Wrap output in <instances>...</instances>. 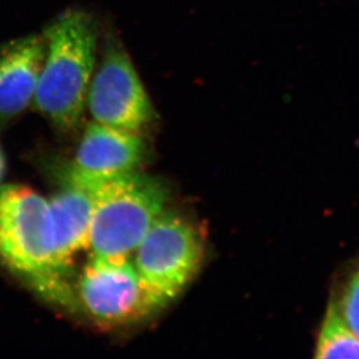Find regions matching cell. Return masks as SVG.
Returning a JSON list of instances; mask_svg holds the SVG:
<instances>
[{"instance_id": "obj_5", "label": "cell", "mask_w": 359, "mask_h": 359, "mask_svg": "<svg viewBox=\"0 0 359 359\" xmlns=\"http://www.w3.org/2000/svg\"><path fill=\"white\" fill-rule=\"evenodd\" d=\"M135 251L134 263L140 275L166 306L194 279L203 261V247L189 221L165 210Z\"/></svg>"}, {"instance_id": "obj_2", "label": "cell", "mask_w": 359, "mask_h": 359, "mask_svg": "<svg viewBox=\"0 0 359 359\" xmlns=\"http://www.w3.org/2000/svg\"><path fill=\"white\" fill-rule=\"evenodd\" d=\"M165 184L157 177L133 171L99 187L90 245L97 256H129L151 224L165 210Z\"/></svg>"}, {"instance_id": "obj_3", "label": "cell", "mask_w": 359, "mask_h": 359, "mask_svg": "<svg viewBox=\"0 0 359 359\" xmlns=\"http://www.w3.org/2000/svg\"><path fill=\"white\" fill-rule=\"evenodd\" d=\"M0 259L36 285L65 275L56 264L49 201L26 185L0 187Z\"/></svg>"}, {"instance_id": "obj_10", "label": "cell", "mask_w": 359, "mask_h": 359, "mask_svg": "<svg viewBox=\"0 0 359 359\" xmlns=\"http://www.w3.org/2000/svg\"><path fill=\"white\" fill-rule=\"evenodd\" d=\"M316 358H359V337L336 305L329 307L316 344Z\"/></svg>"}, {"instance_id": "obj_8", "label": "cell", "mask_w": 359, "mask_h": 359, "mask_svg": "<svg viewBox=\"0 0 359 359\" xmlns=\"http://www.w3.org/2000/svg\"><path fill=\"white\" fill-rule=\"evenodd\" d=\"M102 183L85 180L69 166L49 201L54 224L56 264L65 272L72 256L90 245L95 199Z\"/></svg>"}, {"instance_id": "obj_12", "label": "cell", "mask_w": 359, "mask_h": 359, "mask_svg": "<svg viewBox=\"0 0 359 359\" xmlns=\"http://www.w3.org/2000/svg\"><path fill=\"white\" fill-rule=\"evenodd\" d=\"M4 169H5V162H4L3 155L0 153V180H1V177H3Z\"/></svg>"}, {"instance_id": "obj_7", "label": "cell", "mask_w": 359, "mask_h": 359, "mask_svg": "<svg viewBox=\"0 0 359 359\" xmlns=\"http://www.w3.org/2000/svg\"><path fill=\"white\" fill-rule=\"evenodd\" d=\"M141 134L112 128L98 122L88 123L70 168L95 183L137 171L146 157Z\"/></svg>"}, {"instance_id": "obj_9", "label": "cell", "mask_w": 359, "mask_h": 359, "mask_svg": "<svg viewBox=\"0 0 359 359\" xmlns=\"http://www.w3.org/2000/svg\"><path fill=\"white\" fill-rule=\"evenodd\" d=\"M44 55L43 35L0 44V126L15 119L34 102Z\"/></svg>"}, {"instance_id": "obj_6", "label": "cell", "mask_w": 359, "mask_h": 359, "mask_svg": "<svg viewBox=\"0 0 359 359\" xmlns=\"http://www.w3.org/2000/svg\"><path fill=\"white\" fill-rule=\"evenodd\" d=\"M104 42L86 106L95 122L142 135L156 120L151 100L119 39L109 33Z\"/></svg>"}, {"instance_id": "obj_11", "label": "cell", "mask_w": 359, "mask_h": 359, "mask_svg": "<svg viewBox=\"0 0 359 359\" xmlns=\"http://www.w3.org/2000/svg\"><path fill=\"white\" fill-rule=\"evenodd\" d=\"M341 312L359 337V270L346 288Z\"/></svg>"}, {"instance_id": "obj_1", "label": "cell", "mask_w": 359, "mask_h": 359, "mask_svg": "<svg viewBox=\"0 0 359 359\" xmlns=\"http://www.w3.org/2000/svg\"><path fill=\"white\" fill-rule=\"evenodd\" d=\"M98 34L95 18L81 8L65 11L44 28L46 55L33 104L65 132L79 126L88 104Z\"/></svg>"}, {"instance_id": "obj_4", "label": "cell", "mask_w": 359, "mask_h": 359, "mask_svg": "<svg viewBox=\"0 0 359 359\" xmlns=\"http://www.w3.org/2000/svg\"><path fill=\"white\" fill-rule=\"evenodd\" d=\"M77 304L102 327L142 321L164 307L129 256L91 255L77 284Z\"/></svg>"}]
</instances>
